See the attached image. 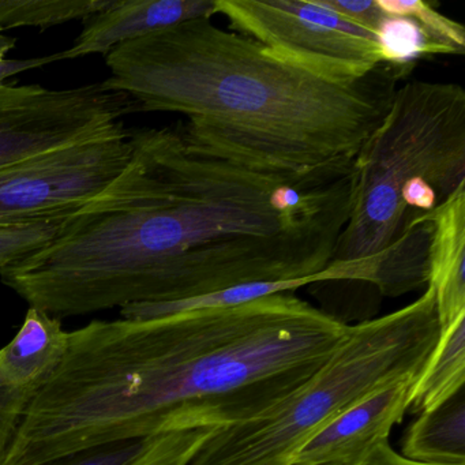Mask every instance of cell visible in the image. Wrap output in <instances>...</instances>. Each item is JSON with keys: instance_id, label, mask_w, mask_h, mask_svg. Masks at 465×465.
Returning a JSON list of instances; mask_svg holds the SVG:
<instances>
[{"instance_id": "6", "label": "cell", "mask_w": 465, "mask_h": 465, "mask_svg": "<svg viewBox=\"0 0 465 465\" xmlns=\"http://www.w3.org/2000/svg\"><path fill=\"white\" fill-rule=\"evenodd\" d=\"M214 6L233 32L329 83H358L385 64L377 34L318 0H214Z\"/></svg>"}, {"instance_id": "11", "label": "cell", "mask_w": 465, "mask_h": 465, "mask_svg": "<svg viewBox=\"0 0 465 465\" xmlns=\"http://www.w3.org/2000/svg\"><path fill=\"white\" fill-rule=\"evenodd\" d=\"M430 280L440 331L465 315V186L430 213Z\"/></svg>"}, {"instance_id": "13", "label": "cell", "mask_w": 465, "mask_h": 465, "mask_svg": "<svg viewBox=\"0 0 465 465\" xmlns=\"http://www.w3.org/2000/svg\"><path fill=\"white\" fill-rule=\"evenodd\" d=\"M465 382V315L440 331V339L411 391L412 413H426L442 407Z\"/></svg>"}, {"instance_id": "23", "label": "cell", "mask_w": 465, "mask_h": 465, "mask_svg": "<svg viewBox=\"0 0 465 465\" xmlns=\"http://www.w3.org/2000/svg\"><path fill=\"white\" fill-rule=\"evenodd\" d=\"M58 61H62L61 53L42 56V58L0 59V85L5 84V81L9 80L10 77H13V75L28 72V70L39 69V67Z\"/></svg>"}, {"instance_id": "9", "label": "cell", "mask_w": 465, "mask_h": 465, "mask_svg": "<svg viewBox=\"0 0 465 465\" xmlns=\"http://www.w3.org/2000/svg\"><path fill=\"white\" fill-rule=\"evenodd\" d=\"M416 378L386 386L337 416L296 450L290 465H358L404 419Z\"/></svg>"}, {"instance_id": "1", "label": "cell", "mask_w": 465, "mask_h": 465, "mask_svg": "<svg viewBox=\"0 0 465 465\" xmlns=\"http://www.w3.org/2000/svg\"><path fill=\"white\" fill-rule=\"evenodd\" d=\"M132 156L45 249L0 271L29 307L74 317L175 303L254 282L320 277L352 206V167L258 170L178 127L132 130Z\"/></svg>"}, {"instance_id": "25", "label": "cell", "mask_w": 465, "mask_h": 465, "mask_svg": "<svg viewBox=\"0 0 465 465\" xmlns=\"http://www.w3.org/2000/svg\"><path fill=\"white\" fill-rule=\"evenodd\" d=\"M2 32H4V31H2V29H0V34H2Z\"/></svg>"}, {"instance_id": "7", "label": "cell", "mask_w": 465, "mask_h": 465, "mask_svg": "<svg viewBox=\"0 0 465 465\" xmlns=\"http://www.w3.org/2000/svg\"><path fill=\"white\" fill-rule=\"evenodd\" d=\"M134 102L104 83L69 89L0 85V168L124 129Z\"/></svg>"}, {"instance_id": "22", "label": "cell", "mask_w": 465, "mask_h": 465, "mask_svg": "<svg viewBox=\"0 0 465 465\" xmlns=\"http://www.w3.org/2000/svg\"><path fill=\"white\" fill-rule=\"evenodd\" d=\"M322 6L347 18L351 23L377 34L386 18L377 0H318Z\"/></svg>"}, {"instance_id": "19", "label": "cell", "mask_w": 465, "mask_h": 465, "mask_svg": "<svg viewBox=\"0 0 465 465\" xmlns=\"http://www.w3.org/2000/svg\"><path fill=\"white\" fill-rule=\"evenodd\" d=\"M212 431L203 429L157 435L129 465H189Z\"/></svg>"}, {"instance_id": "8", "label": "cell", "mask_w": 465, "mask_h": 465, "mask_svg": "<svg viewBox=\"0 0 465 465\" xmlns=\"http://www.w3.org/2000/svg\"><path fill=\"white\" fill-rule=\"evenodd\" d=\"M132 130L75 143L0 168V227L64 220L129 163Z\"/></svg>"}, {"instance_id": "21", "label": "cell", "mask_w": 465, "mask_h": 465, "mask_svg": "<svg viewBox=\"0 0 465 465\" xmlns=\"http://www.w3.org/2000/svg\"><path fill=\"white\" fill-rule=\"evenodd\" d=\"M35 393L36 391L34 389L17 388L7 382L0 372V451L4 450L17 429L18 421Z\"/></svg>"}, {"instance_id": "3", "label": "cell", "mask_w": 465, "mask_h": 465, "mask_svg": "<svg viewBox=\"0 0 465 465\" xmlns=\"http://www.w3.org/2000/svg\"><path fill=\"white\" fill-rule=\"evenodd\" d=\"M105 86L135 108L178 113L189 143L231 162L273 171L351 167L410 67L383 64L334 84L272 56L208 18L124 43L105 56Z\"/></svg>"}, {"instance_id": "2", "label": "cell", "mask_w": 465, "mask_h": 465, "mask_svg": "<svg viewBox=\"0 0 465 465\" xmlns=\"http://www.w3.org/2000/svg\"><path fill=\"white\" fill-rule=\"evenodd\" d=\"M350 325L292 292L69 331L0 465L168 432L232 426L284 401L331 358Z\"/></svg>"}, {"instance_id": "15", "label": "cell", "mask_w": 465, "mask_h": 465, "mask_svg": "<svg viewBox=\"0 0 465 465\" xmlns=\"http://www.w3.org/2000/svg\"><path fill=\"white\" fill-rule=\"evenodd\" d=\"M118 0H0V29H45L74 20H89Z\"/></svg>"}, {"instance_id": "18", "label": "cell", "mask_w": 465, "mask_h": 465, "mask_svg": "<svg viewBox=\"0 0 465 465\" xmlns=\"http://www.w3.org/2000/svg\"><path fill=\"white\" fill-rule=\"evenodd\" d=\"M64 220L0 227V271L25 260L51 243Z\"/></svg>"}, {"instance_id": "17", "label": "cell", "mask_w": 465, "mask_h": 465, "mask_svg": "<svg viewBox=\"0 0 465 465\" xmlns=\"http://www.w3.org/2000/svg\"><path fill=\"white\" fill-rule=\"evenodd\" d=\"M377 36L385 64L410 67L420 56L435 55L426 35L411 18L386 15Z\"/></svg>"}, {"instance_id": "24", "label": "cell", "mask_w": 465, "mask_h": 465, "mask_svg": "<svg viewBox=\"0 0 465 465\" xmlns=\"http://www.w3.org/2000/svg\"><path fill=\"white\" fill-rule=\"evenodd\" d=\"M358 465H434L415 461L394 450L388 442L375 446Z\"/></svg>"}, {"instance_id": "12", "label": "cell", "mask_w": 465, "mask_h": 465, "mask_svg": "<svg viewBox=\"0 0 465 465\" xmlns=\"http://www.w3.org/2000/svg\"><path fill=\"white\" fill-rule=\"evenodd\" d=\"M67 347L69 331L61 320L29 307L12 341L0 348V372L12 385L37 391L58 369Z\"/></svg>"}, {"instance_id": "14", "label": "cell", "mask_w": 465, "mask_h": 465, "mask_svg": "<svg viewBox=\"0 0 465 465\" xmlns=\"http://www.w3.org/2000/svg\"><path fill=\"white\" fill-rule=\"evenodd\" d=\"M401 454L426 464L465 465L464 391L419 415L408 429Z\"/></svg>"}, {"instance_id": "4", "label": "cell", "mask_w": 465, "mask_h": 465, "mask_svg": "<svg viewBox=\"0 0 465 465\" xmlns=\"http://www.w3.org/2000/svg\"><path fill=\"white\" fill-rule=\"evenodd\" d=\"M352 173V206L331 263L385 296L429 284L430 213L465 186L464 88L399 86Z\"/></svg>"}, {"instance_id": "5", "label": "cell", "mask_w": 465, "mask_h": 465, "mask_svg": "<svg viewBox=\"0 0 465 465\" xmlns=\"http://www.w3.org/2000/svg\"><path fill=\"white\" fill-rule=\"evenodd\" d=\"M440 339L434 291L350 325L331 358L258 418L213 430L189 465H290L318 430L375 391L418 377Z\"/></svg>"}, {"instance_id": "10", "label": "cell", "mask_w": 465, "mask_h": 465, "mask_svg": "<svg viewBox=\"0 0 465 465\" xmlns=\"http://www.w3.org/2000/svg\"><path fill=\"white\" fill-rule=\"evenodd\" d=\"M216 15L214 0H118V4L94 17L69 50L61 53L64 59L81 56H107L114 48L138 37L187 21Z\"/></svg>"}, {"instance_id": "16", "label": "cell", "mask_w": 465, "mask_h": 465, "mask_svg": "<svg viewBox=\"0 0 465 465\" xmlns=\"http://www.w3.org/2000/svg\"><path fill=\"white\" fill-rule=\"evenodd\" d=\"M385 15L415 21L434 48L435 55H464L465 29L432 9L423 0H377Z\"/></svg>"}, {"instance_id": "20", "label": "cell", "mask_w": 465, "mask_h": 465, "mask_svg": "<svg viewBox=\"0 0 465 465\" xmlns=\"http://www.w3.org/2000/svg\"><path fill=\"white\" fill-rule=\"evenodd\" d=\"M149 440L151 438L103 443L37 465H129L140 456Z\"/></svg>"}]
</instances>
